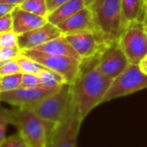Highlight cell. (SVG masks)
<instances>
[{"instance_id":"1","label":"cell","mask_w":147,"mask_h":147,"mask_svg":"<svg viewBox=\"0 0 147 147\" xmlns=\"http://www.w3.org/2000/svg\"><path fill=\"white\" fill-rule=\"evenodd\" d=\"M95 57L82 61L78 76L71 83L74 100L83 120L91 111L103 103L113 81L96 68Z\"/></svg>"},{"instance_id":"2","label":"cell","mask_w":147,"mask_h":147,"mask_svg":"<svg viewBox=\"0 0 147 147\" xmlns=\"http://www.w3.org/2000/svg\"><path fill=\"white\" fill-rule=\"evenodd\" d=\"M11 124L29 147H48L51 132L55 125L41 119L29 107H17L11 110Z\"/></svg>"},{"instance_id":"3","label":"cell","mask_w":147,"mask_h":147,"mask_svg":"<svg viewBox=\"0 0 147 147\" xmlns=\"http://www.w3.org/2000/svg\"><path fill=\"white\" fill-rule=\"evenodd\" d=\"M96 31L106 45L118 42L125 30L121 12V0H105L94 11Z\"/></svg>"},{"instance_id":"4","label":"cell","mask_w":147,"mask_h":147,"mask_svg":"<svg viewBox=\"0 0 147 147\" xmlns=\"http://www.w3.org/2000/svg\"><path fill=\"white\" fill-rule=\"evenodd\" d=\"M74 105L75 100L71 84L65 83L30 109L43 120L56 125L64 119Z\"/></svg>"},{"instance_id":"5","label":"cell","mask_w":147,"mask_h":147,"mask_svg":"<svg viewBox=\"0 0 147 147\" xmlns=\"http://www.w3.org/2000/svg\"><path fill=\"white\" fill-rule=\"evenodd\" d=\"M147 88V74L138 64L130 63L126 68L112 81L103 103L121 98Z\"/></svg>"},{"instance_id":"6","label":"cell","mask_w":147,"mask_h":147,"mask_svg":"<svg viewBox=\"0 0 147 147\" xmlns=\"http://www.w3.org/2000/svg\"><path fill=\"white\" fill-rule=\"evenodd\" d=\"M21 53L36 61L46 68L60 74L70 84L77 77L82 66L81 60L71 56L48 55L33 49H24Z\"/></svg>"},{"instance_id":"7","label":"cell","mask_w":147,"mask_h":147,"mask_svg":"<svg viewBox=\"0 0 147 147\" xmlns=\"http://www.w3.org/2000/svg\"><path fill=\"white\" fill-rule=\"evenodd\" d=\"M118 43L130 63L138 64L147 55V34L145 24L131 23L120 35Z\"/></svg>"},{"instance_id":"8","label":"cell","mask_w":147,"mask_h":147,"mask_svg":"<svg viewBox=\"0 0 147 147\" xmlns=\"http://www.w3.org/2000/svg\"><path fill=\"white\" fill-rule=\"evenodd\" d=\"M82 121L83 119L75 103L64 119L55 125L48 147H76Z\"/></svg>"},{"instance_id":"9","label":"cell","mask_w":147,"mask_h":147,"mask_svg":"<svg viewBox=\"0 0 147 147\" xmlns=\"http://www.w3.org/2000/svg\"><path fill=\"white\" fill-rule=\"evenodd\" d=\"M130 64L118 42L107 45L95 57L96 68L107 76L113 80Z\"/></svg>"},{"instance_id":"10","label":"cell","mask_w":147,"mask_h":147,"mask_svg":"<svg viewBox=\"0 0 147 147\" xmlns=\"http://www.w3.org/2000/svg\"><path fill=\"white\" fill-rule=\"evenodd\" d=\"M64 36L82 61L97 56L107 46L97 31H83Z\"/></svg>"},{"instance_id":"11","label":"cell","mask_w":147,"mask_h":147,"mask_svg":"<svg viewBox=\"0 0 147 147\" xmlns=\"http://www.w3.org/2000/svg\"><path fill=\"white\" fill-rule=\"evenodd\" d=\"M57 89L20 87L15 90L0 93V102H5L16 107H32Z\"/></svg>"},{"instance_id":"12","label":"cell","mask_w":147,"mask_h":147,"mask_svg":"<svg viewBox=\"0 0 147 147\" xmlns=\"http://www.w3.org/2000/svg\"><path fill=\"white\" fill-rule=\"evenodd\" d=\"M61 30L47 22L44 25L18 36V46L21 50L35 49L54 38L62 36Z\"/></svg>"},{"instance_id":"13","label":"cell","mask_w":147,"mask_h":147,"mask_svg":"<svg viewBox=\"0 0 147 147\" xmlns=\"http://www.w3.org/2000/svg\"><path fill=\"white\" fill-rule=\"evenodd\" d=\"M57 27L63 35L83 31H96L94 12L86 6L59 24Z\"/></svg>"},{"instance_id":"14","label":"cell","mask_w":147,"mask_h":147,"mask_svg":"<svg viewBox=\"0 0 147 147\" xmlns=\"http://www.w3.org/2000/svg\"><path fill=\"white\" fill-rule=\"evenodd\" d=\"M13 18V31L18 35H22L44 25L48 19L29 11H24L17 6L11 12Z\"/></svg>"},{"instance_id":"15","label":"cell","mask_w":147,"mask_h":147,"mask_svg":"<svg viewBox=\"0 0 147 147\" xmlns=\"http://www.w3.org/2000/svg\"><path fill=\"white\" fill-rule=\"evenodd\" d=\"M121 12L125 28L131 23L146 22V4L144 0H121Z\"/></svg>"},{"instance_id":"16","label":"cell","mask_w":147,"mask_h":147,"mask_svg":"<svg viewBox=\"0 0 147 147\" xmlns=\"http://www.w3.org/2000/svg\"><path fill=\"white\" fill-rule=\"evenodd\" d=\"M33 49L40 51L44 54L48 55H67L71 56L81 60L78 54L75 51L70 43L67 42L66 36L64 35L54 38ZM82 61V60H81Z\"/></svg>"},{"instance_id":"17","label":"cell","mask_w":147,"mask_h":147,"mask_svg":"<svg viewBox=\"0 0 147 147\" xmlns=\"http://www.w3.org/2000/svg\"><path fill=\"white\" fill-rule=\"evenodd\" d=\"M84 7H86L85 0H69L48 15V22L57 26Z\"/></svg>"},{"instance_id":"18","label":"cell","mask_w":147,"mask_h":147,"mask_svg":"<svg viewBox=\"0 0 147 147\" xmlns=\"http://www.w3.org/2000/svg\"><path fill=\"white\" fill-rule=\"evenodd\" d=\"M38 76L40 79V87L47 89H58L65 83H67L60 74L48 68L42 70Z\"/></svg>"},{"instance_id":"19","label":"cell","mask_w":147,"mask_h":147,"mask_svg":"<svg viewBox=\"0 0 147 147\" xmlns=\"http://www.w3.org/2000/svg\"><path fill=\"white\" fill-rule=\"evenodd\" d=\"M16 61H18L21 73L23 74H34V75L38 76L42 70L46 68L36 61L33 60L32 58L29 56L23 55L22 53L16 59Z\"/></svg>"},{"instance_id":"20","label":"cell","mask_w":147,"mask_h":147,"mask_svg":"<svg viewBox=\"0 0 147 147\" xmlns=\"http://www.w3.org/2000/svg\"><path fill=\"white\" fill-rule=\"evenodd\" d=\"M24 11L30 13L47 18L49 15V10L46 0H25L19 6Z\"/></svg>"},{"instance_id":"21","label":"cell","mask_w":147,"mask_h":147,"mask_svg":"<svg viewBox=\"0 0 147 147\" xmlns=\"http://www.w3.org/2000/svg\"><path fill=\"white\" fill-rule=\"evenodd\" d=\"M23 73L19 72L13 75L0 77V93L15 90L22 85Z\"/></svg>"},{"instance_id":"22","label":"cell","mask_w":147,"mask_h":147,"mask_svg":"<svg viewBox=\"0 0 147 147\" xmlns=\"http://www.w3.org/2000/svg\"><path fill=\"white\" fill-rule=\"evenodd\" d=\"M18 46V36L13 31L0 34V48H11Z\"/></svg>"},{"instance_id":"23","label":"cell","mask_w":147,"mask_h":147,"mask_svg":"<svg viewBox=\"0 0 147 147\" xmlns=\"http://www.w3.org/2000/svg\"><path fill=\"white\" fill-rule=\"evenodd\" d=\"M19 46L11 48H0V62H5L11 60H16L21 55Z\"/></svg>"},{"instance_id":"24","label":"cell","mask_w":147,"mask_h":147,"mask_svg":"<svg viewBox=\"0 0 147 147\" xmlns=\"http://www.w3.org/2000/svg\"><path fill=\"white\" fill-rule=\"evenodd\" d=\"M20 67L16 60H11L5 62H2L0 65V77L13 75V74L19 73Z\"/></svg>"},{"instance_id":"25","label":"cell","mask_w":147,"mask_h":147,"mask_svg":"<svg viewBox=\"0 0 147 147\" xmlns=\"http://www.w3.org/2000/svg\"><path fill=\"white\" fill-rule=\"evenodd\" d=\"M0 147H29V145L25 143V141L18 132L6 138V139L0 145Z\"/></svg>"},{"instance_id":"26","label":"cell","mask_w":147,"mask_h":147,"mask_svg":"<svg viewBox=\"0 0 147 147\" xmlns=\"http://www.w3.org/2000/svg\"><path fill=\"white\" fill-rule=\"evenodd\" d=\"M23 88H38L40 87V79L34 74H23L22 85Z\"/></svg>"},{"instance_id":"27","label":"cell","mask_w":147,"mask_h":147,"mask_svg":"<svg viewBox=\"0 0 147 147\" xmlns=\"http://www.w3.org/2000/svg\"><path fill=\"white\" fill-rule=\"evenodd\" d=\"M10 124H11V110L7 115L0 119V145L6 139V131Z\"/></svg>"},{"instance_id":"28","label":"cell","mask_w":147,"mask_h":147,"mask_svg":"<svg viewBox=\"0 0 147 147\" xmlns=\"http://www.w3.org/2000/svg\"><path fill=\"white\" fill-rule=\"evenodd\" d=\"M11 30H13V18L12 14L9 13L0 18V34Z\"/></svg>"},{"instance_id":"29","label":"cell","mask_w":147,"mask_h":147,"mask_svg":"<svg viewBox=\"0 0 147 147\" xmlns=\"http://www.w3.org/2000/svg\"><path fill=\"white\" fill-rule=\"evenodd\" d=\"M69 0H46L47 5H48V10H49V14L55 11L57 7L61 5L62 4L66 3Z\"/></svg>"},{"instance_id":"30","label":"cell","mask_w":147,"mask_h":147,"mask_svg":"<svg viewBox=\"0 0 147 147\" xmlns=\"http://www.w3.org/2000/svg\"><path fill=\"white\" fill-rule=\"evenodd\" d=\"M104 2L105 0H85L86 6L91 9L94 12L96 11Z\"/></svg>"},{"instance_id":"31","label":"cell","mask_w":147,"mask_h":147,"mask_svg":"<svg viewBox=\"0 0 147 147\" xmlns=\"http://www.w3.org/2000/svg\"><path fill=\"white\" fill-rule=\"evenodd\" d=\"M16 7H17L16 5H12L0 4V18H2L3 16L7 15L9 13H11Z\"/></svg>"},{"instance_id":"32","label":"cell","mask_w":147,"mask_h":147,"mask_svg":"<svg viewBox=\"0 0 147 147\" xmlns=\"http://www.w3.org/2000/svg\"><path fill=\"white\" fill-rule=\"evenodd\" d=\"M25 0H0V4H7V5H12L19 6Z\"/></svg>"},{"instance_id":"33","label":"cell","mask_w":147,"mask_h":147,"mask_svg":"<svg viewBox=\"0 0 147 147\" xmlns=\"http://www.w3.org/2000/svg\"><path fill=\"white\" fill-rule=\"evenodd\" d=\"M138 66H139V67L141 68V70H142L144 73L147 74V55H145V56L140 61V62L138 63Z\"/></svg>"},{"instance_id":"34","label":"cell","mask_w":147,"mask_h":147,"mask_svg":"<svg viewBox=\"0 0 147 147\" xmlns=\"http://www.w3.org/2000/svg\"><path fill=\"white\" fill-rule=\"evenodd\" d=\"M11 110H8V109H5L4 107H2L1 105H0V119L3 118L4 116L7 115L9 113H10Z\"/></svg>"},{"instance_id":"35","label":"cell","mask_w":147,"mask_h":147,"mask_svg":"<svg viewBox=\"0 0 147 147\" xmlns=\"http://www.w3.org/2000/svg\"><path fill=\"white\" fill-rule=\"evenodd\" d=\"M145 25H147V5H146V22H145Z\"/></svg>"},{"instance_id":"36","label":"cell","mask_w":147,"mask_h":147,"mask_svg":"<svg viewBox=\"0 0 147 147\" xmlns=\"http://www.w3.org/2000/svg\"><path fill=\"white\" fill-rule=\"evenodd\" d=\"M145 30H146V34H147V25H145Z\"/></svg>"},{"instance_id":"37","label":"cell","mask_w":147,"mask_h":147,"mask_svg":"<svg viewBox=\"0 0 147 147\" xmlns=\"http://www.w3.org/2000/svg\"><path fill=\"white\" fill-rule=\"evenodd\" d=\"M144 2H145V4L147 5V0H144Z\"/></svg>"},{"instance_id":"38","label":"cell","mask_w":147,"mask_h":147,"mask_svg":"<svg viewBox=\"0 0 147 147\" xmlns=\"http://www.w3.org/2000/svg\"><path fill=\"white\" fill-rule=\"evenodd\" d=\"M1 63H2V62H0V65H1Z\"/></svg>"}]
</instances>
